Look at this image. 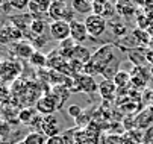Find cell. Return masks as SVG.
Listing matches in <instances>:
<instances>
[{"instance_id":"cell-9","label":"cell","mask_w":153,"mask_h":144,"mask_svg":"<svg viewBox=\"0 0 153 144\" xmlns=\"http://www.w3.org/2000/svg\"><path fill=\"white\" fill-rule=\"evenodd\" d=\"M130 76H132V84L135 88H144L149 82V71L146 67H134L132 71H130Z\"/></svg>"},{"instance_id":"cell-10","label":"cell","mask_w":153,"mask_h":144,"mask_svg":"<svg viewBox=\"0 0 153 144\" xmlns=\"http://www.w3.org/2000/svg\"><path fill=\"white\" fill-rule=\"evenodd\" d=\"M33 22V17L29 14V12H25V14H17V15H9V23L17 26L18 29L21 30H27L30 29V24Z\"/></svg>"},{"instance_id":"cell-7","label":"cell","mask_w":153,"mask_h":144,"mask_svg":"<svg viewBox=\"0 0 153 144\" xmlns=\"http://www.w3.org/2000/svg\"><path fill=\"white\" fill-rule=\"evenodd\" d=\"M21 71V67L14 61H3L0 62V79L2 80H12Z\"/></svg>"},{"instance_id":"cell-1","label":"cell","mask_w":153,"mask_h":144,"mask_svg":"<svg viewBox=\"0 0 153 144\" xmlns=\"http://www.w3.org/2000/svg\"><path fill=\"white\" fill-rule=\"evenodd\" d=\"M83 23L86 26L90 38H93V39H97L99 36H102L108 29V20L103 18L102 15H96V14H91L88 17H85Z\"/></svg>"},{"instance_id":"cell-17","label":"cell","mask_w":153,"mask_h":144,"mask_svg":"<svg viewBox=\"0 0 153 144\" xmlns=\"http://www.w3.org/2000/svg\"><path fill=\"white\" fill-rule=\"evenodd\" d=\"M29 64L33 65V67H38V68H42L47 65V56L42 53L41 50H35L32 53V56L29 58Z\"/></svg>"},{"instance_id":"cell-5","label":"cell","mask_w":153,"mask_h":144,"mask_svg":"<svg viewBox=\"0 0 153 144\" xmlns=\"http://www.w3.org/2000/svg\"><path fill=\"white\" fill-rule=\"evenodd\" d=\"M41 132L44 134L47 138H52V137H58L61 134V123L58 120V117L55 114L52 115H46L42 117V121H41Z\"/></svg>"},{"instance_id":"cell-19","label":"cell","mask_w":153,"mask_h":144,"mask_svg":"<svg viewBox=\"0 0 153 144\" xmlns=\"http://www.w3.org/2000/svg\"><path fill=\"white\" fill-rule=\"evenodd\" d=\"M46 143H47V137L42 132H30L25 137L23 144H46Z\"/></svg>"},{"instance_id":"cell-33","label":"cell","mask_w":153,"mask_h":144,"mask_svg":"<svg viewBox=\"0 0 153 144\" xmlns=\"http://www.w3.org/2000/svg\"><path fill=\"white\" fill-rule=\"evenodd\" d=\"M0 62H2V55H0Z\"/></svg>"},{"instance_id":"cell-32","label":"cell","mask_w":153,"mask_h":144,"mask_svg":"<svg viewBox=\"0 0 153 144\" xmlns=\"http://www.w3.org/2000/svg\"><path fill=\"white\" fill-rule=\"evenodd\" d=\"M5 2H6V0H0V6H2V5H3Z\"/></svg>"},{"instance_id":"cell-28","label":"cell","mask_w":153,"mask_h":144,"mask_svg":"<svg viewBox=\"0 0 153 144\" xmlns=\"http://www.w3.org/2000/svg\"><path fill=\"white\" fill-rule=\"evenodd\" d=\"M147 32H149V33H150V36L153 38V24H152V26H150V27L147 29Z\"/></svg>"},{"instance_id":"cell-6","label":"cell","mask_w":153,"mask_h":144,"mask_svg":"<svg viewBox=\"0 0 153 144\" xmlns=\"http://www.w3.org/2000/svg\"><path fill=\"white\" fill-rule=\"evenodd\" d=\"M88 36L90 35H88V30H86V26H85L83 22L73 20V22L70 23V38L76 44H82Z\"/></svg>"},{"instance_id":"cell-4","label":"cell","mask_w":153,"mask_h":144,"mask_svg":"<svg viewBox=\"0 0 153 144\" xmlns=\"http://www.w3.org/2000/svg\"><path fill=\"white\" fill-rule=\"evenodd\" d=\"M49 32L55 41H59L61 43V41L70 38V23L64 22V20L52 22V23H49Z\"/></svg>"},{"instance_id":"cell-29","label":"cell","mask_w":153,"mask_h":144,"mask_svg":"<svg viewBox=\"0 0 153 144\" xmlns=\"http://www.w3.org/2000/svg\"><path fill=\"white\" fill-rule=\"evenodd\" d=\"M147 49H150V50H153V38L150 39V43H149V47Z\"/></svg>"},{"instance_id":"cell-22","label":"cell","mask_w":153,"mask_h":144,"mask_svg":"<svg viewBox=\"0 0 153 144\" xmlns=\"http://www.w3.org/2000/svg\"><path fill=\"white\" fill-rule=\"evenodd\" d=\"M30 44L33 46L35 50H41L42 47L47 44V38H46L44 35H36V36L32 39V43H30Z\"/></svg>"},{"instance_id":"cell-24","label":"cell","mask_w":153,"mask_h":144,"mask_svg":"<svg viewBox=\"0 0 153 144\" xmlns=\"http://www.w3.org/2000/svg\"><path fill=\"white\" fill-rule=\"evenodd\" d=\"M82 108L79 106V105H71L70 108H68V115L70 117H73V118H79L80 115H82Z\"/></svg>"},{"instance_id":"cell-25","label":"cell","mask_w":153,"mask_h":144,"mask_svg":"<svg viewBox=\"0 0 153 144\" xmlns=\"http://www.w3.org/2000/svg\"><path fill=\"white\" fill-rule=\"evenodd\" d=\"M46 144H65V140H64V137L58 135V137L47 138V143H46Z\"/></svg>"},{"instance_id":"cell-30","label":"cell","mask_w":153,"mask_h":144,"mask_svg":"<svg viewBox=\"0 0 153 144\" xmlns=\"http://www.w3.org/2000/svg\"><path fill=\"white\" fill-rule=\"evenodd\" d=\"M53 2H58V3H67V0H53Z\"/></svg>"},{"instance_id":"cell-8","label":"cell","mask_w":153,"mask_h":144,"mask_svg":"<svg viewBox=\"0 0 153 144\" xmlns=\"http://www.w3.org/2000/svg\"><path fill=\"white\" fill-rule=\"evenodd\" d=\"M127 59L134 64V67H144L147 64V49L138 46L127 52Z\"/></svg>"},{"instance_id":"cell-20","label":"cell","mask_w":153,"mask_h":144,"mask_svg":"<svg viewBox=\"0 0 153 144\" xmlns=\"http://www.w3.org/2000/svg\"><path fill=\"white\" fill-rule=\"evenodd\" d=\"M46 29H49V24L46 20H33L32 24H30V30L35 35H44Z\"/></svg>"},{"instance_id":"cell-13","label":"cell","mask_w":153,"mask_h":144,"mask_svg":"<svg viewBox=\"0 0 153 144\" xmlns=\"http://www.w3.org/2000/svg\"><path fill=\"white\" fill-rule=\"evenodd\" d=\"M12 47H14V53H15V56H17V58L27 59V61H29V58L32 56V53L35 52L33 46L29 43V41H26V39L20 41V43H15Z\"/></svg>"},{"instance_id":"cell-2","label":"cell","mask_w":153,"mask_h":144,"mask_svg":"<svg viewBox=\"0 0 153 144\" xmlns=\"http://www.w3.org/2000/svg\"><path fill=\"white\" fill-rule=\"evenodd\" d=\"M73 90L71 91H82V93H96L99 91V84L96 82L94 76L86 73H80L73 76Z\"/></svg>"},{"instance_id":"cell-14","label":"cell","mask_w":153,"mask_h":144,"mask_svg":"<svg viewBox=\"0 0 153 144\" xmlns=\"http://www.w3.org/2000/svg\"><path fill=\"white\" fill-rule=\"evenodd\" d=\"M71 6L77 14H82V15H91L93 14V2L91 0H73Z\"/></svg>"},{"instance_id":"cell-34","label":"cell","mask_w":153,"mask_h":144,"mask_svg":"<svg viewBox=\"0 0 153 144\" xmlns=\"http://www.w3.org/2000/svg\"><path fill=\"white\" fill-rule=\"evenodd\" d=\"M91 2H93V0H91Z\"/></svg>"},{"instance_id":"cell-3","label":"cell","mask_w":153,"mask_h":144,"mask_svg":"<svg viewBox=\"0 0 153 144\" xmlns=\"http://www.w3.org/2000/svg\"><path fill=\"white\" fill-rule=\"evenodd\" d=\"M59 108H61V106H59V103H58V100L55 99V96H53L52 93L39 97V99L36 100V106H35V109L38 111V114L42 115V117L55 114Z\"/></svg>"},{"instance_id":"cell-18","label":"cell","mask_w":153,"mask_h":144,"mask_svg":"<svg viewBox=\"0 0 153 144\" xmlns=\"http://www.w3.org/2000/svg\"><path fill=\"white\" fill-rule=\"evenodd\" d=\"M132 33L135 38H137V41H138V44L140 46H147L149 47V43H150V39H152V36H150V33L147 32V30H144V29H140V27H137V29H134Z\"/></svg>"},{"instance_id":"cell-26","label":"cell","mask_w":153,"mask_h":144,"mask_svg":"<svg viewBox=\"0 0 153 144\" xmlns=\"http://www.w3.org/2000/svg\"><path fill=\"white\" fill-rule=\"evenodd\" d=\"M132 2H134L135 6H140L143 9H146V8H149L152 5V0H132Z\"/></svg>"},{"instance_id":"cell-21","label":"cell","mask_w":153,"mask_h":144,"mask_svg":"<svg viewBox=\"0 0 153 144\" xmlns=\"http://www.w3.org/2000/svg\"><path fill=\"white\" fill-rule=\"evenodd\" d=\"M9 5L12 6V9H17V11H26L29 8V3L30 0H8Z\"/></svg>"},{"instance_id":"cell-27","label":"cell","mask_w":153,"mask_h":144,"mask_svg":"<svg viewBox=\"0 0 153 144\" xmlns=\"http://www.w3.org/2000/svg\"><path fill=\"white\" fill-rule=\"evenodd\" d=\"M0 11H2L3 14H6V15H9V14H11V11H12V6L9 5V2H8V0H6V2H5L2 6H0Z\"/></svg>"},{"instance_id":"cell-23","label":"cell","mask_w":153,"mask_h":144,"mask_svg":"<svg viewBox=\"0 0 153 144\" xmlns=\"http://www.w3.org/2000/svg\"><path fill=\"white\" fill-rule=\"evenodd\" d=\"M9 43H11V38H9L6 24L0 26V44H9Z\"/></svg>"},{"instance_id":"cell-31","label":"cell","mask_w":153,"mask_h":144,"mask_svg":"<svg viewBox=\"0 0 153 144\" xmlns=\"http://www.w3.org/2000/svg\"><path fill=\"white\" fill-rule=\"evenodd\" d=\"M150 74H152V76H153V65H152V67H150Z\"/></svg>"},{"instance_id":"cell-12","label":"cell","mask_w":153,"mask_h":144,"mask_svg":"<svg viewBox=\"0 0 153 144\" xmlns=\"http://www.w3.org/2000/svg\"><path fill=\"white\" fill-rule=\"evenodd\" d=\"M108 26H109V30H111V33H112L117 39H120V38L129 35V29H127L126 24L123 23V20L118 18V17H114V18L109 20Z\"/></svg>"},{"instance_id":"cell-16","label":"cell","mask_w":153,"mask_h":144,"mask_svg":"<svg viewBox=\"0 0 153 144\" xmlns=\"http://www.w3.org/2000/svg\"><path fill=\"white\" fill-rule=\"evenodd\" d=\"M112 80H114V84L117 85V88H123L124 90L130 82H132V76H130V73L126 71V70H120Z\"/></svg>"},{"instance_id":"cell-11","label":"cell","mask_w":153,"mask_h":144,"mask_svg":"<svg viewBox=\"0 0 153 144\" xmlns=\"http://www.w3.org/2000/svg\"><path fill=\"white\" fill-rule=\"evenodd\" d=\"M117 85L114 84V80H108L103 79L99 84V94L102 96L103 100H112L117 94Z\"/></svg>"},{"instance_id":"cell-15","label":"cell","mask_w":153,"mask_h":144,"mask_svg":"<svg viewBox=\"0 0 153 144\" xmlns=\"http://www.w3.org/2000/svg\"><path fill=\"white\" fill-rule=\"evenodd\" d=\"M67 6V3H58V2H52L50 8H49V17L52 18V22H58V20H62L64 15V9Z\"/></svg>"}]
</instances>
